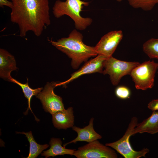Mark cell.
<instances>
[{
  "label": "cell",
  "mask_w": 158,
  "mask_h": 158,
  "mask_svg": "<svg viewBox=\"0 0 158 158\" xmlns=\"http://www.w3.org/2000/svg\"><path fill=\"white\" fill-rule=\"evenodd\" d=\"M11 1V20L18 25L20 37H25L29 31L39 37L50 25L48 0Z\"/></svg>",
  "instance_id": "6da1fadb"
},
{
  "label": "cell",
  "mask_w": 158,
  "mask_h": 158,
  "mask_svg": "<svg viewBox=\"0 0 158 158\" xmlns=\"http://www.w3.org/2000/svg\"><path fill=\"white\" fill-rule=\"evenodd\" d=\"M83 38L82 34L74 29L68 37L61 38L56 41L51 39H47L52 45L71 59V66L76 69L83 62L98 55L95 47L85 44L83 42Z\"/></svg>",
  "instance_id": "7a4b0ae2"
},
{
  "label": "cell",
  "mask_w": 158,
  "mask_h": 158,
  "mask_svg": "<svg viewBox=\"0 0 158 158\" xmlns=\"http://www.w3.org/2000/svg\"><path fill=\"white\" fill-rule=\"evenodd\" d=\"M89 3L81 0H56L52 8L54 17L59 18L66 15L74 21L75 27L77 30H83L92 23L93 20L89 17L84 18L80 14L84 6H88Z\"/></svg>",
  "instance_id": "3957f363"
},
{
  "label": "cell",
  "mask_w": 158,
  "mask_h": 158,
  "mask_svg": "<svg viewBox=\"0 0 158 158\" xmlns=\"http://www.w3.org/2000/svg\"><path fill=\"white\" fill-rule=\"evenodd\" d=\"M158 69V63L153 60L145 61L134 68L130 75L137 90H146L152 88Z\"/></svg>",
  "instance_id": "277c9868"
},
{
  "label": "cell",
  "mask_w": 158,
  "mask_h": 158,
  "mask_svg": "<svg viewBox=\"0 0 158 158\" xmlns=\"http://www.w3.org/2000/svg\"><path fill=\"white\" fill-rule=\"evenodd\" d=\"M138 120L136 117H132L123 136L119 140L113 142L106 143L105 145L112 147L125 158L145 157V155L149 152V149L144 148L140 151H135L131 147L129 141L131 132L137 126Z\"/></svg>",
  "instance_id": "5b68a950"
},
{
  "label": "cell",
  "mask_w": 158,
  "mask_h": 158,
  "mask_svg": "<svg viewBox=\"0 0 158 158\" xmlns=\"http://www.w3.org/2000/svg\"><path fill=\"white\" fill-rule=\"evenodd\" d=\"M140 63L137 62H128L116 59L112 56L105 60L104 64V75L108 74L112 84L114 86L118 85L123 76L130 75L133 69Z\"/></svg>",
  "instance_id": "8992f818"
},
{
  "label": "cell",
  "mask_w": 158,
  "mask_h": 158,
  "mask_svg": "<svg viewBox=\"0 0 158 158\" xmlns=\"http://www.w3.org/2000/svg\"><path fill=\"white\" fill-rule=\"evenodd\" d=\"M73 155L78 158H117L115 152L97 140L78 147Z\"/></svg>",
  "instance_id": "52a82bcc"
},
{
  "label": "cell",
  "mask_w": 158,
  "mask_h": 158,
  "mask_svg": "<svg viewBox=\"0 0 158 158\" xmlns=\"http://www.w3.org/2000/svg\"><path fill=\"white\" fill-rule=\"evenodd\" d=\"M57 83H47L43 90L36 96L40 100L45 111L51 115L65 109L62 98L54 92Z\"/></svg>",
  "instance_id": "ba28073f"
},
{
  "label": "cell",
  "mask_w": 158,
  "mask_h": 158,
  "mask_svg": "<svg viewBox=\"0 0 158 158\" xmlns=\"http://www.w3.org/2000/svg\"><path fill=\"white\" fill-rule=\"evenodd\" d=\"M123 37L122 31L121 30L109 32L102 36L95 47L98 55L107 57L112 56Z\"/></svg>",
  "instance_id": "9c48e42d"
},
{
  "label": "cell",
  "mask_w": 158,
  "mask_h": 158,
  "mask_svg": "<svg viewBox=\"0 0 158 158\" xmlns=\"http://www.w3.org/2000/svg\"><path fill=\"white\" fill-rule=\"evenodd\" d=\"M107 58L103 55H98L95 58L87 61L79 70L71 74L68 80L63 82H57L56 87L66 85L83 75L97 72L102 73L104 61Z\"/></svg>",
  "instance_id": "30bf717a"
},
{
  "label": "cell",
  "mask_w": 158,
  "mask_h": 158,
  "mask_svg": "<svg viewBox=\"0 0 158 158\" xmlns=\"http://www.w3.org/2000/svg\"><path fill=\"white\" fill-rule=\"evenodd\" d=\"M94 119L93 118H92L88 125L83 128H80L75 126H73V130L77 133L78 136L74 139L64 145L63 147H65L68 144L75 143L78 141H85L89 143L101 139L102 138L101 135L97 133L94 129Z\"/></svg>",
  "instance_id": "8fae6325"
},
{
  "label": "cell",
  "mask_w": 158,
  "mask_h": 158,
  "mask_svg": "<svg viewBox=\"0 0 158 158\" xmlns=\"http://www.w3.org/2000/svg\"><path fill=\"white\" fill-rule=\"evenodd\" d=\"M16 63L13 56L6 50L0 49V76L11 82V72L16 70Z\"/></svg>",
  "instance_id": "7c38bea8"
},
{
  "label": "cell",
  "mask_w": 158,
  "mask_h": 158,
  "mask_svg": "<svg viewBox=\"0 0 158 158\" xmlns=\"http://www.w3.org/2000/svg\"><path fill=\"white\" fill-rule=\"evenodd\" d=\"M72 107L57 112L52 116V122L58 129H66L72 128L74 124V116Z\"/></svg>",
  "instance_id": "4fadbf2b"
},
{
  "label": "cell",
  "mask_w": 158,
  "mask_h": 158,
  "mask_svg": "<svg viewBox=\"0 0 158 158\" xmlns=\"http://www.w3.org/2000/svg\"><path fill=\"white\" fill-rule=\"evenodd\" d=\"M131 133V135L137 133L146 132L151 134L158 133V111H153L151 115L141 123H138Z\"/></svg>",
  "instance_id": "5bb4252c"
},
{
  "label": "cell",
  "mask_w": 158,
  "mask_h": 158,
  "mask_svg": "<svg viewBox=\"0 0 158 158\" xmlns=\"http://www.w3.org/2000/svg\"><path fill=\"white\" fill-rule=\"evenodd\" d=\"M62 142L61 139L58 138H52L49 144L50 148L48 150L44 151L41 155L45 158L49 157H54L57 155H63L65 154L73 155L75 150L66 148L62 146Z\"/></svg>",
  "instance_id": "9a60e30c"
},
{
  "label": "cell",
  "mask_w": 158,
  "mask_h": 158,
  "mask_svg": "<svg viewBox=\"0 0 158 158\" xmlns=\"http://www.w3.org/2000/svg\"><path fill=\"white\" fill-rule=\"evenodd\" d=\"M17 133L25 135L30 143V151L27 158H36L44 150L47 148L49 145L48 144L40 145L35 140L31 131L28 132H16Z\"/></svg>",
  "instance_id": "2e32d148"
},
{
  "label": "cell",
  "mask_w": 158,
  "mask_h": 158,
  "mask_svg": "<svg viewBox=\"0 0 158 158\" xmlns=\"http://www.w3.org/2000/svg\"><path fill=\"white\" fill-rule=\"evenodd\" d=\"M11 82L17 84L21 87L25 97L28 99V107L25 113V114H28L29 109H30L33 114L30 107L31 99L33 96H36L40 92L42 89V88L40 87L35 89H32L28 85V80L27 82L25 84L19 82L12 78L11 79Z\"/></svg>",
  "instance_id": "e0dca14e"
},
{
  "label": "cell",
  "mask_w": 158,
  "mask_h": 158,
  "mask_svg": "<svg viewBox=\"0 0 158 158\" xmlns=\"http://www.w3.org/2000/svg\"><path fill=\"white\" fill-rule=\"evenodd\" d=\"M142 49L150 58L158 60V39L152 38L147 41L143 45Z\"/></svg>",
  "instance_id": "ac0fdd59"
},
{
  "label": "cell",
  "mask_w": 158,
  "mask_h": 158,
  "mask_svg": "<svg viewBox=\"0 0 158 158\" xmlns=\"http://www.w3.org/2000/svg\"><path fill=\"white\" fill-rule=\"evenodd\" d=\"M129 4L135 8H140L145 11L151 10L158 0H127Z\"/></svg>",
  "instance_id": "d6986e66"
},
{
  "label": "cell",
  "mask_w": 158,
  "mask_h": 158,
  "mask_svg": "<svg viewBox=\"0 0 158 158\" xmlns=\"http://www.w3.org/2000/svg\"><path fill=\"white\" fill-rule=\"evenodd\" d=\"M116 96L121 99H126L129 98L130 95V92L127 87L120 86L117 87L115 90Z\"/></svg>",
  "instance_id": "ffe728a7"
},
{
  "label": "cell",
  "mask_w": 158,
  "mask_h": 158,
  "mask_svg": "<svg viewBox=\"0 0 158 158\" xmlns=\"http://www.w3.org/2000/svg\"><path fill=\"white\" fill-rule=\"evenodd\" d=\"M148 108L152 111H158V99H154L148 104Z\"/></svg>",
  "instance_id": "44dd1931"
},
{
  "label": "cell",
  "mask_w": 158,
  "mask_h": 158,
  "mask_svg": "<svg viewBox=\"0 0 158 158\" xmlns=\"http://www.w3.org/2000/svg\"><path fill=\"white\" fill-rule=\"evenodd\" d=\"M6 6L10 8L11 9L13 7V4L11 1L8 0H0V6L2 7Z\"/></svg>",
  "instance_id": "7402d4cb"
},
{
  "label": "cell",
  "mask_w": 158,
  "mask_h": 158,
  "mask_svg": "<svg viewBox=\"0 0 158 158\" xmlns=\"http://www.w3.org/2000/svg\"><path fill=\"white\" fill-rule=\"evenodd\" d=\"M116 1H118V2H120L121 1H122V0H116Z\"/></svg>",
  "instance_id": "603a6c76"
}]
</instances>
